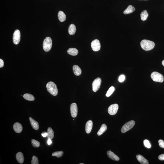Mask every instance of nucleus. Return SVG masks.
Returning a JSON list of instances; mask_svg holds the SVG:
<instances>
[{
    "label": "nucleus",
    "mask_w": 164,
    "mask_h": 164,
    "mask_svg": "<svg viewBox=\"0 0 164 164\" xmlns=\"http://www.w3.org/2000/svg\"><path fill=\"white\" fill-rule=\"evenodd\" d=\"M141 46L143 50L146 51L150 50L155 46L154 42L147 40H143L140 42Z\"/></svg>",
    "instance_id": "1"
},
{
    "label": "nucleus",
    "mask_w": 164,
    "mask_h": 164,
    "mask_svg": "<svg viewBox=\"0 0 164 164\" xmlns=\"http://www.w3.org/2000/svg\"><path fill=\"white\" fill-rule=\"evenodd\" d=\"M46 87L48 91L52 95L56 96L58 94V89L57 86L53 82H48L47 84Z\"/></svg>",
    "instance_id": "2"
},
{
    "label": "nucleus",
    "mask_w": 164,
    "mask_h": 164,
    "mask_svg": "<svg viewBox=\"0 0 164 164\" xmlns=\"http://www.w3.org/2000/svg\"><path fill=\"white\" fill-rule=\"evenodd\" d=\"M52 39L49 37H47L43 41V49L46 52L50 50L52 47Z\"/></svg>",
    "instance_id": "3"
},
{
    "label": "nucleus",
    "mask_w": 164,
    "mask_h": 164,
    "mask_svg": "<svg viewBox=\"0 0 164 164\" xmlns=\"http://www.w3.org/2000/svg\"><path fill=\"white\" fill-rule=\"evenodd\" d=\"M151 77L152 80L155 82H162L164 80V77L162 74L157 72H153L151 74Z\"/></svg>",
    "instance_id": "4"
},
{
    "label": "nucleus",
    "mask_w": 164,
    "mask_h": 164,
    "mask_svg": "<svg viewBox=\"0 0 164 164\" xmlns=\"http://www.w3.org/2000/svg\"><path fill=\"white\" fill-rule=\"evenodd\" d=\"M135 122L134 120H131L125 123L123 125L121 129V132L124 133L130 130L134 127Z\"/></svg>",
    "instance_id": "5"
},
{
    "label": "nucleus",
    "mask_w": 164,
    "mask_h": 164,
    "mask_svg": "<svg viewBox=\"0 0 164 164\" xmlns=\"http://www.w3.org/2000/svg\"><path fill=\"white\" fill-rule=\"evenodd\" d=\"M102 83V80L101 78H97L93 82L92 84L93 90V91L96 92L99 89Z\"/></svg>",
    "instance_id": "6"
},
{
    "label": "nucleus",
    "mask_w": 164,
    "mask_h": 164,
    "mask_svg": "<svg viewBox=\"0 0 164 164\" xmlns=\"http://www.w3.org/2000/svg\"><path fill=\"white\" fill-rule=\"evenodd\" d=\"M92 50L94 52L99 51L101 48V44L98 40L96 39L93 41L91 44Z\"/></svg>",
    "instance_id": "7"
},
{
    "label": "nucleus",
    "mask_w": 164,
    "mask_h": 164,
    "mask_svg": "<svg viewBox=\"0 0 164 164\" xmlns=\"http://www.w3.org/2000/svg\"><path fill=\"white\" fill-rule=\"evenodd\" d=\"M20 30L16 29L15 30L13 36V41L14 44L16 45L18 44L20 40Z\"/></svg>",
    "instance_id": "8"
},
{
    "label": "nucleus",
    "mask_w": 164,
    "mask_h": 164,
    "mask_svg": "<svg viewBox=\"0 0 164 164\" xmlns=\"http://www.w3.org/2000/svg\"><path fill=\"white\" fill-rule=\"evenodd\" d=\"M119 105L117 104L111 105L109 107V113L111 115H115L117 113Z\"/></svg>",
    "instance_id": "9"
},
{
    "label": "nucleus",
    "mask_w": 164,
    "mask_h": 164,
    "mask_svg": "<svg viewBox=\"0 0 164 164\" xmlns=\"http://www.w3.org/2000/svg\"><path fill=\"white\" fill-rule=\"evenodd\" d=\"M78 111V107L76 103L71 104L70 106V111L72 117H76L77 115Z\"/></svg>",
    "instance_id": "10"
},
{
    "label": "nucleus",
    "mask_w": 164,
    "mask_h": 164,
    "mask_svg": "<svg viewBox=\"0 0 164 164\" xmlns=\"http://www.w3.org/2000/svg\"><path fill=\"white\" fill-rule=\"evenodd\" d=\"M14 130L17 133H21L23 130V127L21 124L19 123H15L13 125Z\"/></svg>",
    "instance_id": "11"
},
{
    "label": "nucleus",
    "mask_w": 164,
    "mask_h": 164,
    "mask_svg": "<svg viewBox=\"0 0 164 164\" xmlns=\"http://www.w3.org/2000/svg\"><path fill=\"white\" fill-rule=\"evenodd\" d=\"M93 127V122L92 120H89L86 123L85 131L87 134H89L91 131Z\"/></svg>",
    "instance_id": "12"
},
{
    "label": "nucleus",
    "mask_w": 164,
    "mask_h": 164,
    "mask_svg": "<svg viewBox=\"0 0 164 164\" xmlns=\"http://www.w3.org/2000/svg\"><path fill=\"white\" fill-rule=\"evenodd\" d=\"M107 154L108 157L112 160L116 161L120 160L119 157L115 154L114 152H111V151H108Z\"/></svg>",
    "instance_id": "13"
},
{
    "label": "nucleus",
    "mask_w": 164,
    "mask_h": 164,
    "mask_svg": "<svg viewBox=\"0 0 164 164\" xmlns=\"http://www.w3.org/2000/svg\"><path fill=\"white\" fill-rule=\"evenodd\" d=\"M29 120L33 128L35 130H38L39 129V125L38 122L35 121L31 117L29 118Z\"/></svg>",
    "instance_id": "14"
},
{
    "label": "nucleus",
    "mask_w": 164,
    "mask_h": 164,
    "mask_svg": "<svg viewBox=\"0 0 164 164\" xmlns=\"http://www.w3.org/2000/svg\"><path fill=\"white\" fill-rule=\"evenodd\" d=\"M73 70L74 74L77 76H79L82 73V70L78 65H74L73 67Z\"/></svg>",
    "instance_id": "15"
},
{
    "label": "nucleus",
    "mask_w": 164,
    "mask_h": 164,
    "mask_svg": "<svg viewBox=\"0 0 164 164\" xmlns=\"http://www.w3.org/2000/svg\"><path fill=\"white\" fill-rule=\"evenodd\" d=\"M137 158L138 161L141 164H148L149 162L145 158L141 155H137Z\"/></svg>",
    "instance_id": "16"
},
{
    "label": "nucleus",
    "mask_w": 164,
    "mask_h": 164,
    "mask_svg": "<svg viewBox=\"0 0 164 164\" xmlns=\"http://www.w3.org/2000/svg\"><path fill=\"white\" fill-rule=\"evenodd\" d=\"M16 158L18 162L20 164H23L24 162L23 155L21 152H19L16 154Z\"/></svg>",
    "instance_id": "17"
},
{
    "label": "nucleus",
    "mask_w": 164,
    "mask_h": 164,
    "mask_svg": "<svg viewBox=\"0 0 164 164\" xmlns=\"http://www.w3.org/2000/svg\"><path fill=\"white\" fill-rule=\"evenodd\" d=\"M76 31V26L73 24H71L69 27L68 32L69 34L73 35L75 34Z\"/></svg>",
    "instance_id": "18"
},
{
    "label": "nucleus",
    "mask_w": 164,
    "mask_h": 164,
    "mask_svg": "<svg viewBox=\"0 0 164 164\" xmlns=\"http://www.w3.org/2000/svg\"><path fill=\"white\" fill-rule=\"evenodd\" d=\"M68 53L71 55L75 56L77 55L79 53V51L77 49L71 48L69 49L67 51Z\"/></svg>",
    "instance_id": "19"
},
{
    "label": "nucleus",
    "mask_w": 164,
    "mask_h": 164,
    "mask_svg": "<svg viewBox=\"0 0 164 164\" xmlns=\"http://www.w3.org/2000/svg\"><path fill=\"white\" fill-rule=\"evenodd\" d=\"M135 10V8L133 6L130 5L124 11L123 13L125 14H130L134 12Z\"/></svg>",
    "instance_id": "20"
},
{
    "label": "nucleus",
    "mask_w": 164,
    "mask_h": 164,
    "mask_svg": "<svg viewBox=\"0 0 164 164\" xmlns=\"http://www.w3.org/2000/svg\"><path fill=\"white\" fill-rule=\"evenodd\" d=\"M58 17L59 20L61 22L65 21L66 19V15L62 11H60L58 12Z\"/></svg>",
    "instance_id": "21"
},
{
    "label": "nucleus",
    "mask_w": 164,
    "mask_h": 164,
    "mask_svg": "<svg viewBox=\"0 0 164 164\" xmlns=\"http://www.w3.org/2000/svg\"><path fill=\"white\" fill-rule=\"evenodd\" d=\"M107 129V127L105 124H103L102 125L99 131L97 133L98 136H100L103 134Z\"/></svg>",
    "instance_id": "22"
},
{
    "label": "nucleus",
    "mask_w": 164,
    "mask_h": 164,
    "mask_svg": "<svg viewBox=\"0 0 164 164\" xmlns=\"http://www.w3.org/2000/svg\"><path fill=\"white\" fill-rule=\"evenodd\" d=\"M47 137L48 139H53L54 137V132L53 129L51 127H49L47 130Z\"/></svg>",
    "instance_id": "23"
},
{
    "label": "nucleus",
    "mask_w": 164,
    "mask_h": 164,
    "mask_svg": "<svg viewBox=\"0 0 164 164\" xmlns=\"http://www.w3.org/2000/svg\"><path fill=\"white\" fill-rule=\"evenodd\" d=\"M148 16V14L146 10H144L141 13L140 17L141 19L143 21H145L147 20Z\"/></svg>",
    "instance_id": "24"
},
{
    "label": "nucleus",
    "mask_w": 164,
    "mask_h": 164,
    "mask_svg": "<svg viewBox=\"0 0 164 164\" xmlns=\"http://www.w3.org/2000/svg\"><path fill=\"white\" fill-rule=\"evenodd\" d=\"M23 97L24 99L28 101H33L35 99V98L32 95L26 93L24 95Z\"/></svg>",
    "instance_id": "25"
},
{
    "label": "nucleus",
    "mask_w": 164,
    "mask_h": 164,
    "mask_svg": "<svg viewBox=\"0 0 164 164\" xmlns=\"http://www.w3.org/2000/svg\"><path fill=\"white\" fill-rule=\"evenodd\" d=\"M63 154L64 152L62 151H57L53 152L52 154V155L53 156H55L58 158H59L62 157Z\"/></svg>",
    "instance_id": "26"
},
{
    "label": "nucleus",
    "mask_w": 164,
    "mask_h": 164,
    "mask_svg": "<svg viewBox=\"0 0 164 164\" xmlns=\"http://www.w3.org/2000/svg\"><path fill=\"white\" fill-rule=\"evenodd\" d=\"M115 90V88L113 86H111L108 91L107 93L106 94V96L107 97L110 96L112 94Z\"/></svg>",
    "instance_id": "27"
},
{
    "label": "nucleus",
    "mask_w": 164,
    "mask_h": 164,
    "mask_svg": "<svg viewBox=\"0 0 164 164\" xmlns=\"http://www.w3.org/2000/svg\"><path fill=\"white\" fill-rule=\"evenodd\" d=\"M31 144L34 147H38L40 146V143L39 141L34 139L31 140Z\"/></svg>",
    "instance_id": "28"
},
{
    "label": "nucleus",
    "mask_w": 164,
    "mask_h": 164,
    "mask_svg": "<svg viewBox=\"0 0 164 164\" xmlns=\"http://www.w3.org/2000/svg\"><path fill=\"white\" fill-rule=\"evenodd\" d=\"M31 164H39L38 158L36 156H33L32 158Z\"/></svg>",
    "instance_id": "29"
},
{
    "label": "nucleus",
    "mask_w": 164,
    "mask_h": 164,
    "mask_svg": "<svg viewBox=\"0 0 164 164\" xmlns=\"http://www.w3.org/2000/svg\"><path fill=\"white\" fill-rule=\"evenodd\" d=\"M144 144L146 147L148 148H151V146L150 143L149 141L147 139H145L143 141Z\"/></svg>",
    "instance_id": "30"
},
{
    "label": "nucleus",
    "mask_w": 164,
    "mask_h": 164,
    "mask_svg": "<svg viewBox=\"0 0 164 164\" xmlns=\"http://www.w3.org/2000/svg\"><path fill=\"white\" fill-rule=\"evenodd\" d=\"M159 146L163 148H164V140L160 139L158 141Z\"/></svg>",
    "instance_id": "31"
},
{
    "label": "nucleus",
    "mask_w": 164,
    "mask_h": 164,
    "mask_svg": "<svg viewBox=\"0 0 164 164\" xmlns=\"http://www.w3.org/2000/svg\"><path fill=\"white\" fill-rule=\"evenodd\" d=\"M125 75H121L119 77V81L120 82H122L125 80Z\"/></svg>",
    "instance_id": "32"
},
{
    "label": "nucleus",
    "mask_w": 164,
    "mask_h": 164,
    "mask_svg": "<svg viewBox=\"0 0 164 164\" xmlns=\"http://www.w3.org/2000/svg\"><path fill=\"white\" fill-rule=\"evenodd\" d=\"M159 160L161 161H164V154L160 155L158 157Z\"/></svg>",
    "instance_id": "33"
},
{
    "label": "nucleus",
    "mask_w": 164,
    "mask_h": 164,
    "mask_svg": "<svg viewBox=\"0 0 164 164\" xmlns=\"http://www.w3.org/2000/svg\"><path fill=\"white\" fill-rule=\"evenodd\" d=\"M4 61L2 59H0V68H1L3 67L4 66Z\"/></svg>",
    "instance_id": "34"
},
{
    "label": "nucleus",
    "mask_w": 164,
    "mask_h": 164,
    "mask_svg": "<svg viewBox=\"0 0 164 164\" xmlns=\"http://www.w3.org/2000/svg\"><path fill=\"white\" fill-rule=\"evenodd\" d=\"M52 143V142L51 139H48V141H47V144H48V145H50L51 144V143Z\"/></svg>",
    "instance_id": "35"
},
{
    "label": "nucleus",
    "mask_w": 164,
    "mask_h": 164,
    "mask_svg": "<svg viewBox=\"0 0 164 164\" xmlns=\"http://www.w3.org/2000/svg\"><path fill=\"white\" fill-rule=\"evenodd\" d=\"M42 136H43V137H46L47 136V133H44V134H42Z\"/></svg>",
    "instance_id": "36"
},
{
    "label": "nucleus",
    "mask_w": 164,
    "mask_h": 164,
    "mask_svg": "<svg viewBox=\"0 0 164 164\" xmlns=\"http://www.w3.org/2000/svg\"><path fill=\"white\" fill-rule=\"evenodd\" d=\"M162 64L164 66V60L163 61H162Z\"/></svg>",
    "instance_id": "37"
},
{
    "label": "nucleus",
    "mask_w": 164,
    "mask_h": 164,
    "mask_svg": "<svg viewBox=\"0 0 164 164\" xmlns=\"http://www.w3.org/2000/svg\"></svg>",
    "instance_id": "38"
},
{
    "label": "nucleus",
    "mask_w": 164,
    "mask_h": 164,
    "mask_svg": "<svg viewBox=\"0 0 164 164\" xmlns=\"http://www.w3.org/2000/svg\"></svg>",
    "instance_id": "39"
}]
</instances>
